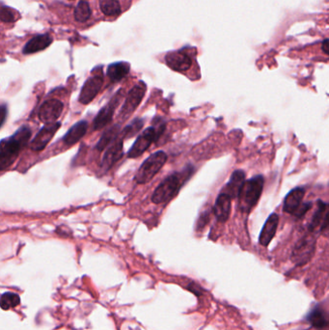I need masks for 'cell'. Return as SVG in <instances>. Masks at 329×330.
Instances as JSON below:
<instances>
[{
	"instance_id": "d6986e66",
	"label": "cell",
	"mask_w": 329,
	"mask_h": 330,
	"mask_svg": "<svg viewBox=\"0 0 329 330\" xmlns=\"http://www.w3.org/2000/svg\"><path fill=\"white\" fill-rule=\"evenodd\" d=\"M51 43H52V39L49 35H47V34L38 35L25 44L22 51L24 54L35 53V52L44 50L46 47H48Z\"/></svg>"
},
{
	"instance_id": "7402d4cb",
	"label": "cell",
	"mask_w": 329,
	"mask_h": 330,
	"mask_svg": "<svg viewBox=\"0 0 329 330\" xmlns=\"http://www.w3.org/2000/svg\"><path fill=\"white\" fill-rule=\"evenodd\" d=\"M119 132H120V127L118 125H115L108 129L100 137L99 142L96 146L97 150L99 152H102L113 140H115L118 137V135L120 133Z\"/></svg>"
},
{
	"instance_id": "484cf974",
	"label": "cell",
	"mask_w": 329,
	"mask_h": 330,
	"mask_svg": "<svg viewBox=\"0 0 329 330\" xmlns=\"http://www.w3.org/2000/svg\"><path fill=\"white\" fill-rule=\"evenodd\" d=\"M91 17V9L87 1H80L75 10V19L78 22H85Z\"/></svg>"
},
{
	"instance_id": "9c48e42d",
	"label": "cell",
	"mask_w": 329,
	"mask_h": 330,
	"mask_svg": "<svg viewBox=\"0 0 329 330\" xmlns=\"http://www.w3.org/2000/svg\"><path fill=\"white\" fill-rule=\"evenodd\" d=\"M63 108L64 104L61 100L56 99H47L39 109V118L45 125L52 124L60 118Z\"/></svg>"
},
{
	"instance_id": "83f0119b",
	"label": "cell",
	"mask_w": 329,
	"mask_h": 330,
	"mask_svg": "<svg viewBox=\"0 0 329 330\" xmlns=\"http://www.w3.org/2000/svg\"><path fill=\"white\" fill-rule=\"evenodd\" d=\"M0 21L3 22H14L16 16L14 11L7 7H0Z\"/></svg>"
},
{
	"instance_id": "2e32d148",
	"label": "cell",
	"mask_w": 329,
	"mask_h": 330,
	"mask_svg": "<svg viewBox=\"0 0 329 330\" xmlns=\"http://www.w3.org/2000/svg\"><path fill=\"white\" fill-rule=\"evenodd\" d=\"M279 224V215L277 213H271L263 224V229L260 234L259 242L263 246H267L275 238Z\"/></svg>"
},
{
	"instance_id": "d4e9b609",
	"label": "cell",
	"mask_w": 329,
	"mask_h": 330,
	"mask_svg": "<svg viewBox=\"0 0 329 330\" xmlns=\"http://www.w3.org/2000/svg\"><path fill=\"white\" fill-rule=\"evenodd\" d=\"M21 302L19 295L14 293H5L0 297V307L3 310L17 307Z\"/></svg>"
},
{
	"instance_id": "7a4b0ae2",
	"label": "cell",
	"mask_w": 329,
	"mask_h": 330,
	"mask_svg": "<svg viewBox=\"0 0 329 330\" xmlns=\"http://www.w3.org/2000/svg\"><path fill=\"white\" fill-rule=\"evenodd\" d=\"M194 173L192 166H187L181 172H174L170 176L165 178L154 189L152 195V202L156 205L165 204L175 198L182 187L189 180Z\"/></svg>"
},
{
	"instance_id": "7c38bea8",
	"label": "cell",
	"mask_w": 329,
	"mask_h": 330,
	"mask_svg": "<svg viewBox=\"0 0 329 330\" xmlns=\"http://www.w3.org/2000/svg\"><path fill=\"white\" fill-rule=\"evenodd\" d=\"M102 84H103L102 76H94L88 78L87 81L84 83L83 87L81 89L78 99L79 102L84 105L89 104L99 94Z\"/></svg>"
},
{
	"instance_id": "4316f807",
	"label": "cell",
	"mask_w": 329,
	"mask_h": 330,
	"mask_svg": "<svg viewBox=\"0 0 329 330\" xmlns=\"http://www.w3.org/2000/svg\"><path fill=\"white\" fill-rule=\"evenodd\" d=\"M309 320L313 326L318 328H322L327 325V319L325 317V314L322 312V310L319 309L312 311V313L309 315Z\"/></svg>"
},
{
	"instance_id": "3957f363",
	"label": "cell",
	"mask_w": 329,
	"mask_h": 330,
	"mask_svg": "<svg viewBox=\"0 0 329 330\" xmlns=\"http://www.w3.org/2000/svg\"><path fill=\"white\" fill-rule=\"evenodd\" d=\"M264 179L262 175L253 177L244 181L238 194L239 208L242 212H250L257 205L263 193Z\"/></svg>"
},
{
	"instance_id": "8992f818",
	"label": "cell",
	"mask_w": 329,
	"mask_h": 330,
	"mask_svg": "<svg viewBox=\"0 0 329 330\" xmlns=\"http://www.w3.org/2000/svg\"><path fill=\"white\" fill-rule=\"evenodd\" d=\"M146 91H147V85L143 81H139L136 85H134L131 89L120 110L118 116L119 121H127L132 116L133 112L141 103L143 98L146 94Z\"/></svg>"
},
{
	"instance_id": "603a6c76",
	"label": "cell",
	"mask_w": 329,
	"mask_h": 330,
	"mask_svg": "<svg viewBox=\"0 0 329 330\" xmlns=\"http://www.w3.org/2000/svg\"><path fill=\"white\" fill-rule=\"evenodd\" d=\"M101 12L110 17L118 16L121 13V6L118 0H99Z\"/></svg>"
},
{
	"instance_id": "9a60e30c",
	"label": "cell",
	"mask_w": 329,
	"mask_h": 330,
	"mask_svg": "<svg viewBox=\"0 0 329 330\" xmlns=\"http://www.w3.org/2000/svg\"><path fill=\"white\" fill-rule=\"evenodd\" d=\"M305 188L304 187H296L291 190L284 200L283 204V210L287 213L294 214L299 206L302 204V201L305 195Z\"/></svg>"
},
{
	"instance_id": "cb8c5ba5",
	"label": "cell",
	"mask_w": 329,
	"mask_h": 330,
	"mask_svg": "<svg viewBox=\"0 0 329 330\" xmlns=\"http://www.w3.org/2000/svg\"><path fill=\"white\" fill-rule=\"evenodd\" d=\"M143 125H144V121L142 119H135L129 124L124 130L123 132L120 133L123 139H128V138H132L134 135H136L138 132H140V130L142 129Z\"/></svg>"
},
{
	"instance_id": "1f68e13d",
	"label": "cell",
	"mask_w": 329,
	"mask_h": 330,
	"mask_svg": "<svg viewBox=\"0 0 329 330\" xmlns=\"http://www.w3.org/2000/svg\"><path fill=\"white\" fill-rule=\"evenodd\" d=\"M322 48H323V51H324V53H325V54H328V41H327V40H325V41H324Z\"/></svg>"
},
{
	"instance_id": "30bf717a",
	"label": "cell",
	"mask_w": 329,
	"mask_h": 330,
	"mask_svg": "<svg viewBox=\"0 0 329 330\" xmlns=\"http://www.w3.org/2000/svg\"><path fill=\"white\" fill-rule=\"evenodd\" d=\"M61 123L55 122L52 124H47L43 129L38 132V134L33 138V140L30 143L31 150L39 152L43 151L44 148L47 146V144L50 142V140L53 138L55 133L60 129Z\"/></svg>"
},
{
	"instance_id": "ac0fdd59",
	"label": "cell",
	"mask_w": 329,
	"mask_h": 330,
	"mask_svg": "<svg viewBox=\"0 0 329 330\" xmlns=\"http://www.w3.org/2000/svg\"><path fill=\"white\" fill-rule=\"evenodd\" d=\"M245 181V172L242 170H236L231 175L228 184L225 186L222 192L228 194L231 198L238 197L243 183Z\"/></svg>"
},
{
	"instance_id": "f546056e",
	"label": "cell",
	"mask_w": 329,
	"mask_h": 330,
	"mask_svg": "<svg viewBox=\"0 0 329 330\" xmlns=\"http://www.w3.org/2000/svg\"><path fill=\"white\" fill-rule=\"evenodd\" d=\"M7 112H8L7 111V106L5 104L0 105V128L5 122V119L7 117Z\"/></svg>"
},
{
	"instance_id": "ffe728a7",
	"label": "cell",
	"mask_w": 329,
	"mask_h": 330,
	"mask_svg": "<svg viewBox=\"0 0 329 330\" xmlns=\"http://www.w3.org/2000/svg\"><path fill=\"white\" fill-rule=\"evenodd\" d=\"M88 123L86 121H80L75 124L68 132H67L63 141L68 146H73L77 144L87 132Z\"/></svg>"
},
{
	"instance_id": "6da1fadb",
	"label": "cell",
	"mask_w": 329,
	"mask_h": 330,
	"mask_svg": "<svg viewBox=\"0 0 329 330\" xmlns=\"http://www.w3.org/2000/svg\"><path fill=\"white\" fill-rule=\"evenodd\" d=\"M30 137L31 130L22 126L12 136L0 141V171L8 169L16 161Z\"/></svg>"
},
{
	"instance_id": "5bb4252c",
	"label": "cell",
	"mask_w": 329,
	"mask_h": 330,
	"mask_svg": "<svg viewBox=\"0 0 329 330\" xmlns=\"http://www.w3.org/2000/svg\"><path fill=\"white\" fill-rule=\"evenodd\" d=\"M167 66L176 72H186L191 67L190 56L183 50L172 51L165 56Z\"/></svg>"
},
{
	"instance_id": "277c9868",
	"label": "cell",
	"mask_w": 329,
	"mask_h": 330,
	"mask_svg": "<svg viewBox=\"0 0 329 330\" xmlns=\"http://www.w3.org/2000/svg\"><path fill=\"white\" fill-rule=\"evenodd\" d=\"M165 130V122L162 119H154V125L147 128L137 137L128 153L129 158H136L144 154L148 148L156 141Z\"/></svg>"
},
{
	"instance_id": "4fadbf2b",
	"label": "cell",
	"mask_w": 329,
	"mask_h": 330,
	"mask_svg": "<svg viewBox=\"0 0 329 330\" xmlns=\"http://www.w3.org/2000/svg\"><path fill=\"white\" fill-rule=\"evenodd\" d=\"M328 227V205L321 200H318L317 204V209L312 217L311 222L309 223L308 230L313 233L318 228L320 231L326 230Z\"/></svg>"
},
{
	"instance_id": "5b68a950",
	"label": "cell",
	"mask_w": 329,
	"mask_h": 330,
	"mask_svg": "<svg viewBox=\"0 0 329 330\" xmlns=\"http://www.w3.org/2000/svg\"><path fill=\"white\" fill-rule=\"evenodd\" d=\"M166 160L167 154L163 151H157L151 154L139 167L134 177L135 182L139 185H143L152 181V179L163 167Z\"/></svg>"
},
{
	"instance_id": "4dcf8cb0",
	"label": "cell",
	"mask_w": 329,
	"mask_h": 330,
	"mask_svg": "<svg viewBox=\"0 0 329 330\" xmlns=\"http://www.w3.org/2000/svg\"><path fill=\"white\" fill-rule=\"evenodd\" d=\"M208 211H206V212H204L203 214H201V216H200V218L198 219V227L199 228H202L207 222H208Z\"/></svg>"
},
{
	"instance_id": "e0dca14e",
	"label": "cell",
	"mask_w": 329,
	"mask_h": 330,
	"mask_svg": "<svg viewBox=\"0 0 329 330\" xmlns=\"http://www.w3.org/2000/svg\"><path fill=\"white\" fill-rule=\"evenodd\" d=\"M232 198L228 194L221 192L213 206V213L220 222H226L230 216Z\"/></svg>"
},
{
	"instance_id": "44dd1931",
	"label": "cell",
	"mask_w": 329,
	"mask_h": 330,
	"mask_svg": "<svg viewBox=\"0 0 329 330\" xmlns=\"http://www.w3.org/2000/svg\"><path fill=\"white\" fill-rule=\"evenodd\" d=\"M130 73V64L126 62L113 63L107 69V77L113 82L120 81Z\"/></svg>"
},
{
	"instance_id": "f1b7e54d",
	"label": "cell",
	"mask_w": 329,
	"mask_h": 330,
	"mask_svg": "<svg viewBox=\"0 0 329 330\" xmlns=\"http://www.w3.org/2000/svg\"><path fill=\"white\" fill-rule=\"evenodd\" d=\"M311 208H312V203H304V204L302 203V204L299 206V208L297 209L296 212L294 213V215H295L296 217H297V218H301L302 216H304V215L306 214V212H307L308 210L311 209Z\"/></svg>"
},
{
	"instance_id": "52a82bcc",
	"label": "cell",
	"mask_w": 329,
	"mask_h": 330,
	"mask_svg": "<svg viewBox=\"0 0 329 330\" xmlns=\"http://www.w3.org/2000/svg\"><path fill=\"white\" fill-rule=\"evenodd\" d=\"M316 238L313 235H308L299 240L294 248L292 260L297 265L307 264L315 254Z\"/></svg>"
},
{
	"instance_id": "8fae6325",
	"label": "cell",
	"mask_w": 329,
	"mask_h": 330,
	"mask_svg": "<svg viewBox=\"0 0 329 330\" xmlns=\"http://www.w3.org/2000/svg\"><path fill=\"white\" fill-rule=\"evenodd\" d=\"M123 146H124V139L122 138L119 133L118 137L109 144V147L103 154L101 160V167L104 171L109 170L110 168L123 156L124 154Z\"/></svg>"
},
{
	"instance_id": "ba28073f",
	"label": "cell",
	"mask_w": 329,
	"mask_h": 330,
	"mask_svg": "<svg viewBox=\"0 0 329 330\" xmlns=\"http://www.w3.org/2000/svg\"><path fill=\"white\" fill-rule=\"evenodd\" d=\"M123 90H120L118 93L114 95V97L110 99L109 102L104 105L101 109L99 110L98 115L96 116L93 127L95 131H99L106 127L110 122L112 121V117L114 114V111L118 107L120 101L123 99Z\"/></svg>"
}]
</instances>
